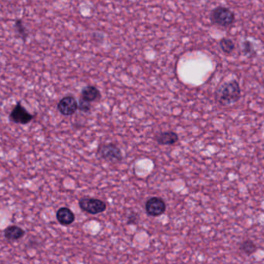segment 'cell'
<instances>
[{
    "label": "cell",
    "instance_id": "obj_11",
    "mask_svg": "<svg viewBox=\"0 0 264 264\" xmlns=\"http://www.w3.org/2000/svg\"><path fill=\"white\" fill-rule=\"evenodd\" d=\"M101 95L100 91L94 86H87L81 91V98L89 102L100 100Z\"/></svg>",
    "mask_w": 264,
    "mask_h": 264
},
{
    "label": "cell",
    "instance_id": "obj_7",
    "mask_svg": "<svg viewBox=\"0 0 264 264\" xmlns=\"http://www.w3.org/2000/svg\"><path fill=\"white\" fill-rule=\"evenodd\" d=\"M57 108L63 115L70 116L73 115L78 109V104L74 97L72 96H67L60 100Z\"/></svg>",
    "mask_w": 264,
    "mask_h": 264
},
{
    "label": "cell",
    "instance_id": "obj_17",
    "mask_svg": "<svg viewBox=\"0 0 264 264\" xmlns=\"http://www.w3.org/2000/svg\"><path fill=\"white\" fill-rule=\"evenodd\" d=\"M137 218H138V216H137V214H135V213H132L131 216H128V224H131V223H135V222H136Z\"/></svg>",
    "mask_w": 264,
    "mask_h": 264
},
{
    "label": "cell",
    "instance_id": "obj_4",
    "mask_svg": "<svg viewBox=\"0 0 264 264\" xmlns=\"http://www.w3.org/2000/svg\"><path fill=\"white\" fill-rule=\"evenodd\" d=\"M79 206L83 211L96 215L103 213L107 209L105 202L98 199H94L89 197H84L79 201Z\"/></svg>",
    "mask_w": 264,
    "mask_h": 264
},
{
    "label": "cell",
    "instance_id": "obj_14",
    "mask_svg": "<svg viewBox=\"0 0 264 264\" xmlns=\"http://www.w3.org/2000/svg\"><path fill=\"white\" fill-rule=\"evenodd\" d=\"M240 249L243 253H246L247 255H251V254H253L257 250V246H256L255 243L253 241L248 240L244 241V242H242V244L240 245Z\"/></svg>",
    "mask_w": 264,
    "mask_h": 264
},
{
    "label": "cell",
    "instance_id": "obj_6",
    "mask_svg": "<svg viewBox=\"0 0 264 264\" xmlns=\"http://www.w3.org/2000/svg\"><path fill=\"white\" fill-rule=\"evenodd\" d=\"M166 202L159 197H152L146 202V213L151 216H159L166 212Z\"/></svg>",
    "mask_w": 264,
    "mask_h": 264
},
{
    "label": "cell",
    "instance_id": "obj_16",
    "mask_svg": "<svg viewBox=\"0 0 264 264\" xmlns=\"http://www.w3.org/2000/svg\"><path fill=\"white\" fill-rule=\"evenodd\" d=\"M253 44L249 40H245L242 43V51L244 52L245 54H251L253 53Z\"/></svg>",
    "mask_w": 264,
    "mask_h": 264
},
{
    "label": "cell",
    "instance_id": "obj_1",
    "mask_svg": "<svg viewBox=\"0 0 264 264\" xmlns=\"http://www.w3.org/2000/svg\"><path fill=\"white\" fill-rule=\"evenodd\" d=\"M240 86L238 81L231 80L222 84L216 92L217 102L222 106H230L235 104L240 98Z\"/></svg>",
    "mask_w": 264,
    "mask_h": 264
},
{
    "label": "cell",
    "instance_id": "obj_2",
    "mask_svg": "<svg viewBox=\"0 0 264 264\" xmlns=\"http://www.w3.org/2000/svg\"><path fill=\"white\" fill-rule=\"evenodd\" d=\"M210 19L212 24L214 25L228 28L235 22V14L229 8L217 6L212 10Z\"/></svg>",
    "mask_w": 264,
    "mask_h": 264
},
{
    "label": "cell",
    "instance_id": "obj_13",
    "mask_svg": "<svg viewBox=\"0 0 264 264\" xmlns=\"http://www.w3.org/2000/svg\"><path fill=\"white\" fill-rule=\"evenodd\" d=\"M219 47L222 52L226 54H231L235 49V44L229 38H222L219 41Z\"/></svg>",
    "mask_w": 264,
    "mask_h": 264
},
{
    "label": "cell",
    "instance_id": "obj_9",
    "mask_svg": "<svg viewBox=\"0 0 264 264\" xmlns=\"http://www.w3.org/2000/svg\"><path fill=\"white\" fill-rule=\"evenodd\" d=\"M57 219L60 224L68 226L74 222L75 216L69 208H60L57 212Z\"/></svg>",
    "mask_w": 264,
    "mask_h": 264
},
{
    "label": "cell",
    "instance_id": "obj_12",
    "mask_svg": "<svg viewBox=\"0 0 264 264\" xmlns=\"http://www.w3.org/2000/svg\"><path fill=\"white\" fill-rule=\"evenodd\" d=\"M14 29L19 38L22 39L24 41H26L28 36H29V30L26 29L22 20L18 19V20H16L14 24Z\"/></svg>",
    "mask_w": 264,
    "mask_h": 264
},
{
    "label": "cell",
    "instance_id": "obj_3",
    "mask_svg": "<svg viewBox=\"0 0 264 264\" xmlns=\"http://www.w3.org/2000/svg\"><path fill=\"white\" fill-rule=\"evenodd\" d=\"M97 155L107 162L117 163L122 160L121 151L114 144H101L97 150Z\"/></svg>",
    "mask_w": 264,
    "mask_h": 264
},
{
    "label": "cell",
    "instance_id": "obj_15",
    "mask_svg": "<svg viewBox=\"0 0 264 264\" xmlns=\"http://www.w3.org/2000/svg\"><path fill=\"white\" fill-rule=\"evenodd\" d=\"M78 108L80 111H83V112H86V113L89 112L91 111V102L84 100V99L80 98Z\"/></svg>",
    "mask_w": 264,
    "mask_h": 264
},
{
    "label": "cell",
    "instance_id": "obj_8",
    "mask_svg": "<svg viewBox=\"0 0 264 264\" xmlns=\"http://www.w3.org/2000/svg\"><path fill=\"white\" fill-rule=\"evenodd\" d=\"M155 140L160 144L172 145L179 141V136L174 131H165L157 134Z\"/></svg>",
    "mask_w": 264,
    "mask_h": 264
},
{
    "label": "cell",
    "instance_id": "obj_10",
    "mask_svg": "<svg viewBox=\"0 0 264 264\" xmlns=\"http://www.w3.org/2000/svg\"><path fill=\"white\" fill-rule=\"evenodd\" d=\"M26 234V232L20 226H9L4 230V237L9 241H17L22 239Z\"/></svg>",
    "mask_w": 264,
    "mask_h": 264
},
{
    "label": "cell",
    "instance_id": "obj_5",
    "mask_svg": "<svg viewBox=\"0 0 264 264\" xmlns=\"http://www.w3.org/2000/svg\"><path fill=\"white\" fill-rule=\"evenodd\" d=\"M9 119L16 124H26L33 120V116L19 102L9 115Z\"/></svg>",
    "mask_w": 264,
    "mask_h": 264
}]
</instances>
